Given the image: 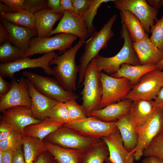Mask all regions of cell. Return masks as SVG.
Returning a JSON list of instances; mask_svg holds the SVG:
<instances>
[{"label": "cell", "mask_w": 163, "mask_h": 163, "mask_svg": "<svg viewBox=\"0 0 163 163\" xmlns=\"http://www.w3.org/2000/svg\"><path fill=\"white\" fill-rule=\"evenodd\" d=\"M151 35L149 38L153 44L163 51V14L159 19H157L151 28Z\"/></svg>", "instance_id": "obj_37"}, {"label": "cell", "mask_w": 163, "mask_h": 163, "mask_svg": "<svg viewBox=\"0 0 163 163\" xmlns=\"http://www.w3.org/2000/svg\"><path fill=\"white\" fill-rule=\"evenodd\" d=\"M142 163H163V161L155 156H150L144 159Z\"/></svg>", "instance_id": "obj_51"}, {"label": "cell", "mask_w": 163, "mask_h": 163, "mask_svg": "<svg viewBox=\"0 0 163 163\" xmlns=\"http://www.w3.org/2000/svg\"><path fill=\"white\" fill-rule=\"evenodd\" d=\"M25 136L15 130L8 136L0 141V151L13 152L22 147Z\"/></svg>", "instance_id": "obj_33"}, {"label": "cell", "mask_w": 163, "mask_h": 163, "mask_svg": "<svg viewBox=\"0 0 163 163\" xmlns=\"http://www.w3.org/2000/svg\"><path fill=\"white\" fill-rule=\"evenodd\" d=\"M11 84L5 81L0 75V96L6 94L11 88Z\"/></svg>", "instance_id": "obj_46"}, {"label": "cell", "mask_w": 163, "mask_h": 163, "mask_svg": "<svg viewBox=\"0 0 163 163\" xmlns=\"http://www.w3.org/2000/svg\"><path fill=\"white\" fill-rule=\"evenodd\" d=\"M0 163H2V153L1 151H0Z\"/></svg>", "instance_id": "obj_55"}, {"label": "cell", "mask_w": 163, "mask_h": 163, "mask_svg": "<svg viewBox=\"0 0 163 163\" xmlns=\"http://www.w3.org/2000/svg\"><path fill=\"white\" fill-rule=\"evenodd\" d=\"M63 125L81 135L95 139H101L118 130L115 122H105L92 116L71 121Z\"/></svg>", "instance_id": "obj_8"}, {"label": "cell", "mask_w": 163, "mask_h": 163, "mask_svg": "<svg viewBox=\"0 0 163 163\" xmlns=\"http://www.w3.org/2000/svg\"><path fill=\"white\" fill-rule=\"evenodd\" d=\"M0 22L8 32V41L26 53L30 48L31 40L37 36V32L28 28L13 24L1 18Z\"/></svg>", "instance_id": "obj_18"}, {"label": "cell", "mask_w": 163, "mask_h": 163, "mask_svg": "<svg viewBox=\"0 0 163 163\" xmlns=\"http://www.w3.org/2000/svg\"><path fill=\"white\" fill-rule=\"evenodd\" d=\"M157 69L156 65H133L124 64L119 69L111 75L117 78H125L129 80L133 87L140 81L147 73Z\"/></svg>", "instance_id": "obj_24"}, {"label": "cell", "mask_w": 163, "mask_h": 163, "mask_svg": "<svg viewBox=\"0 0 163 163\" xmlns=\"http://www.w3.org/2000/svg\"><path fill=\"white\" fill-rule=\"evenodd\" d=\"M113 2L116 9L134 14L142 23L145 32L151 33V27L157 19L158 9L151 6L145 0H114Z\"/></svg>", "instance_id": "obj_11"}, {"label": "cell", "mask_w": 163, "mask_h": 163, "mask_svg": "<svg viewBox=\"0 0 163 163\" xmlns=\"http://www.w3.org/2000/svg\"><path fill=\"white\" fill-rule=\"evenodd\" d=\"M121 37L124 40L123 46L115 56L105 57L98 54L95 58L97 68L100 72L104 71L111 75L116 72L121 65L128 64L133 65H140L133 48L131 37L125 25L122 23Z\"/></svg>", "instance_id": "obj_2"}, {"label": "cell", "mask_w": 163, "mask_h": 163, "mask_svg": "<svg viewBox=\"0 0 163 163\" xmlns=\"http://www.w3.org/2000/svg\"><path fill=\"white\" fill-rule=\"evenodd\" d=\"M56 27L52 31L49 37L60 33L70 34L86 39L89 35L88 28L82 17L75 11H65Z\"/></svg>", "instance_id": "obj_15"}, {"label": "cell", "mask_w": 163, "mask_h": 163, "mask_svg": "<svg viewBox=\"0 0 163 163\" xmlns=\"http://www.w3.org/2000/svg\"><path fill=\"white\" fill-rule=\"evenodd\" d=\"M157 69L162 71L163 69V59L156 65Z\"/></svg>", "instance_id": "obj_54"}, {"label": "cell", "mask_w": 163, "mask_h": 163, "mask_svg": "<svg viewBox=\"0 0 163 163\" xmlns=\"http://www.w3.org/2000/svg\"><path fill=\"white\" fill-rule=\"evenodd\" d=\"M163 121V109L157 108L150 120L142 127L136 129L138 139L134 150V157L135 160L138 161L140 159L144 150L160 133Z\"/></svg>", "instance_id": "obj_13"}, {"label": "cell", "mask_w": 163, "mask_h": 163, "mask_svg": "<svg viewBox=\"0 0 163 163\" xmlns=\"http://www.w3.org/2000/svg\"><path fill=\"white\" fill-rule=\"evenodd\" d=\"M86 39H80L73 47L62 55L58 54L50 63L56 65L52 68L53 75L65 90L75 91L76 89V80L78 72V66L75 62L78 51L85 43Z\"/></svg>", "instance_id": "obj_1"}, {"label": "cell", "mask_w": 163, "mask_h": 163, "mask_svg": "<svg viewBox=\"0 0 163 163\" xmlns=\"http://www.w3.org/2000/svg\"><path fill=\"white\" fill-rule=\"evenodd\" d=\"M114 0H91V2L81 16L88 30L90 36L94 32L93 21L96 16L98 8L103 3L112 1Z\"/></svg>", "instance_id": "obj_34"}, {"label": "cell", "mask_w": 163, "mask_h": 163, "mask_svg": "<svg viewBox=\"0 0 163 163\" xmlns=\"http://www.w3.org/2000/svg\"><path fill=\"white\" fill-rule=\"evenodd\" d=\"M133 46L141 65H156L163 59V51L152 42L148 34L137 42H133Z\"/></svg>", "instance_id": "obj_19"}, {"label": "cell", "mask_w": 163, "mask_h": 163, "mask_svg": "<svg viewBox=\"0 0 163 163\" xmlns=\"http://www.w3.org/2000/svg\"><path fill=\"white\" fill-rule=\"evenodd\" d=\"M54 51L44 54L37 58L25 57L15 62L0 65V75L4 77L13 79L14 73L27 68H40L48 75H52L53 71L50 63L57 56Z\"/></svg>", "instance_id": "obj_12"}, {"label": "cell", "mask_w": 163, "mask_h": 163, "mask_svg": "<svg viewBox=\"0 0 163 163\" xmlns=\"http://www.w3.org/2000/svg\"><path fill=\"white\" fill-rule=\"evenodd\" d=\"M1 115L14 128L23 133L24 129L42 120L35 118L30 108L25 106H17L8 109ZM24 134V133H23Z\"/></svg>", "instance_id": "obj_17"}, {"label": "cell", "mask_w": 163, "mask_h": 163, "mask_svg": "<svg viewBox=\"0 0 163 163\" xmlns=\"http://www.w3.org/2000/svg\"><path fill=\"white\" fill-rule=\"evenodd\" d=\"M76 100H72L65 103L71 121L84 119L88 117L85 111Z\"/></svg>", "instance_id": "obj_38"}, {"label": "cell", "mask_w": 163, "mask_h": 163, "mask_svg": "<svg viewBox=\"0 0 163 163\" xmlns=\"http://www.w3.org/2000/svg\"><path fill=\"white\" fill-rule=\"evenodd\" d=\"M12 163H25L23 146L13 152Z\"/></svg>", "instance_id": "obj_45"}, {"label": "cell", "mask_w": 163, "mask_h": 163, "mask_svg": "<svg viewBox=\"0 0 163 163\" xmlns=\"http://www.w3.org/2000/svg\"><path fill=\"white\" fill-rule=\"evenodd\" d=\"M161 0H146L148 4L151 7L158 9H159L161 5Z\"/></svg>", "instance_id": "obj_52"}, {"label": "cell", "mask_w": 163, "mask_h": 163, "mask_svg": "<svg viewBox=\"0 0 163 163\" xmlns=\"http://www.w3.org/2000/svg\"><path fill=\"white\" fill-rule=\"evenodd\" d=\"M133 101L126 99L92 112L90 117L107 122H115L130 113Z\"/></svg>", "instance_id": "obj_20"}, {"label": "cell", "mask_w": 163, "mask_h": 163, "mask_svg": "<svg viewBox=\"0 0 163 163\" xmlns=\"http://www.w3.org/2000/svg\"><path fill=\"white\" fill-rule=\"evenodd\" d=\"M157 109L153 100H134L129 114L131 123L136 129L140 128L152 117Z\"/></svg>", "instance_id": "obj_21"}, {"label": "cell", "mask_w": 163, "mask_h": 163, "mask_svg": "<svg viewBox=\"0 0 163 163\" xmlns=\"http://www.w3.org/2000/svg\"><path fill=\"white\" fill-rule=\"evenodd\" d=\"M161 5L163 6V0H161Z\"/></svg>", "instance_id": "obj_57"}, {"label": "cell", "mask_w": 163, "mask_h": 163, "mask_svg": "<svg viewBox=\"0 0 163 163\" xmlns=\"http://www.w3.org/2000/svg\"><path fill=\"white\" fill-rule=\"evenodd\" d=\"M122 23L128 30L133 42L143 39L147 33L139 19L133 13L126 10L120 11Z\"/></svg>", "instance_id": "obj_27"}, {"label": "cell", "mask_w": 163, "mask_h": 163, "mask_svg": "<svg viewBox=\"0 0 163 163\" xmlns=\"http://www.w3.org/2000/svg\"><path fill=\"white\" fill-rule=\"evenodd\" d=\"M143 155L145 157L155 156L163 161V135L160 133L153 139L144 150Z\"/></svg>", "instance_id": "obj_36"}, {"label": "cell", "mask_w": 163, "mask_h": 163, "mask_svg": "<svg viewBox=\"0 0 163 163\" xmlns=\"http://www.w3.org/2000/svg\"><path fill=\"white\" fill-rule=\"evenodd\" d=\"M160 133L161 134L163 135V121L162 125V128H161Z\"/></svg>", "instance_id": "obj_56"}, {"label": "cell", "mask_w": 163, "mask_h": 163, "mask_svg": "<svg viewBox=\"0 0 163 163\" xmlns=\"http://www.w3.org/2000/svg\"><path fill=\"white\" fill-rule=\"evenodd\" d=\"M47 117L63 124L71 121L65 103L62 102H58L50 110Z\"/></svg>", "instance_id": "obj_35"}, {"label": "cell", "mask_w": 163, "mask_h": 163, "mask_svg": "<svg viewBox=\"0 0 163 163\" xmlns=\"http://www.w3.org/2000/svg\"><path fill=\"white\" fill-rule=\"evenodd\" d=\"M129 114L115 122V124L120 132L126 149L129 152L135 153L138 134L136 128L131 122Z\"/></svg>", "instance_id": "obj_25"}, {"label": "cell", "mask_w": 163, "mask_h": 163, "mask_svg": "<svg viewBox=\"0 0 163 163\" xmlns=\"http://www.w3.org/2000/svg\"><path fill=\"white\" fill-rule=\"evenodd\" d=\"M34 163H57L54 156L48 150L41 153Z\"/></svg>", "instance_id": "obj_43"}, {"label": "cell", "mask_w": 163, "mask_h": 163, "mask_svg": "<svg viewBox=\"0 0 163 163\" xmlns=\"http://www.w3.org/2000/svg\"><path fill=\"white\" fill-rule=\"evenodd\" d=\"M0 18L18 25L28 28L37 32L34 14L27 10L17 12L2 13Z\"/></svg>", "instance_id": "obj_31"}, {"label": "cell", "mask_w": 163, "mask_h": 163, "mask_svg": "<svg viewBox=\"0 0 163 163\" xmlns=\"http://www.w3.org/2000/svg\"><path fill=\"white\" fill-rule=\"evenodd\" d=\"M27 79L29 93L31 100L30 109L33 116L36 119L42 120L47 117L50 110L58 101L40 93Z\"/></svg>", "instance_id": "obj_22"}, {"label": "cell", "mask_w": 163, "mask_h": 163, "mask_svg": "<svg viewBox=\"0 0 163 163\" xmlns=\"http://www.w3.org/2000/svg\"><path fill=\"white\" fill-rule=\"evenodd\" d=\"M63 124L54 122L46 117L38 123L26 127L23 133L25 136L37 138L42 140Z\"/></svg>", "instance_id": "obj_26"}, {"label": "cell", "mask_w": 163, "mask_h": 163, "mask_svg": "<svg viewBox=\"0 0 163 163\" xmlns=\"http://www.w3.org/2000/svg\"><path fill=\"white\" fill-rule=\"evenodd\" d=\"M44 140L47 150L54 156L57 163H79L83 153L81 152L64 148Z\"/></svg>", "instance_id": "obj_28"}, {"label": "cell", "mask_w": 163, "mask_h": 163, "mask_svg": "<svg viewBox=\"0 0 163 163\" xmlns=\"http://www.w3.org/2000/svg\"><path fill=\"white\" fill-rule=\"evenodd\" d=\"M60 0H47L46 9L58 13H62L60 8Z\"/></svg>", "instance_id": "obj_44"}, {"label": "cell", "mask_w": 163, "mask_h": 163, "mask_svg": "<svg viewBox=\"0 0 163 163\" xmlns=\"http://www.w3.org/2000/svg\"><path fill=\"white\" fill-rule=\"evenodd\" d=\"M11 88L5 95L0 96V111L2 112L9 108L17 106H25L30 109L31 100L28 92L27 79L21 76L19 81L12 79Z\"/></svg>", "instance_id": "obj_14"}, {"label": "cell", "mask_w": 163, "mask_h": 163, "mask_svg": "<svg viewBox=\"0 0 163 163\" xmlns=\"http://www.w3.org/2000/svg\"><path fill=\"white\" fill-rule=\"evenodd\" d=\"M24 7L26 10L34 14L46 8L47 0H24Z\"/></svg>", "instance_id": "obj_39"}, {"label": "cell", "mask_w": 163, "mask_h": 163, "mask_svg": "<svg viewBox=\"0 0 163 163\" xmlns=\"http://www.w3.org/2000/svg\"><path fill=\"white\" fill-rule=\"evenodd\" d=\"M163 86V71L158 69L145 75L134 86L125 99L154 100Z\"/></svg>", "instance_id": "obj_10"}, {"label": "cell", "mask_w": 163, "mask_h": 163, "mask_svg": "<svg viewBox=\"0 0 163 163\" xmlns=\"http://www.w3.org/2000/svg\"><path fill=\"white\" fill-rule=\"evenodd\" d=\"M0 141L8 136L14 131V127L0 115Z\"/></svg>", "instance_id": "obj_40"}, {"label": "cell", "mask_w": 163, "mask_h": 163, "mask_svg": "<svg viewBox=\"0 0 163 163\" xmlns=\"http://www.w3.org/2000/svg\"><path fill=\"white\" fill-rule=\"evenodd\" d=\"M102 95L99 109L125 99L133 86L128 79L117 78L101 72Z\"/></svg>", "instance_id": "obj_7"}, {"label": "cell", "mask_w": 163, "mask_h": 163, "mask_svg": "<svg viewBox=\"0 0 163 163\" xmlns=\"http://www.w3.org/2000/svg\"><path fill=\"white\" fill-rule=\"evenodd\" d=\"M2 152V163H12L13 152Z\"/></svg>", "instance_id": "obj_50"}, {"label": "cell", "mask_w": 163, "mask_h": 163, "mask_svg": "<svg viewBox=\"0 0 163 163\" xmlns=\"http://www.w3.org/2000/svg\"><path fill=\"white\" fill-rule=\"evenodd\" d=\"M101 139L85 137L63 125L44 140L61 147L77 150L84 153Z\"/></svg>", "instance_id": "obj_6"}, {"label": "cell", "mask_w": 163, "mask_h": 163, "mask_svg": "<svg viewBox=\"0 0 163 163\" xmlns=\"http://www.w3.org/2000/svg\"><path fill=\"white\" fill-rule=\"evenodd\" d=\"M11 12L12 11L7 5L0 2V13Z\"/></svg>", "instance_id": "obj_53"}, {"label": "cell", "mask_w": 163, "mask_h": 163, "mask_svg": "<svg viewBox=\"0 0 163 163\" xmlns=\"http://www.w3.org/2000/svg\"><path fill=\"white\" fill-rule=\"evenodd\" d=\"M77 37L73 35L58 34L51 37H34L30 43V48L25 57L37 54H46L58 50L63 53L71 48Z\"/></svg>", "instance_id": "obj_9"}, {"label": "cell", "mask_w": 163, "mask_h": 163, "mask_svg": "<svg viewBox=\"0 0 163 163\" xmlns=\"http://www.w3.org/2000/svg\"><path fill=\"white\" fill-rule=\"evenodd\" d=\"M60 5L62 13L65 11H74L72 0H60Z\"/></svg>", "instance_id": "obj_48"}, {"label": "cell", "mask_w": 163, "mask_h": 163, "mask_svg": "<svg viewBox=\"0 0 163 163\" xmlns=\"http://www.w3.org/2000/svg\"><path fill=\"white\" fill-rule=\"evenodd\" d=\"M101 139L106 144L109 152V156L105 160L106 163H133L134 152L126 149L118 130Z\"/></svg>", "instance_id": "obj_16"}, {"label": "cell", "mask_w": 163, "mask_h": 163, "mask_svg": "<svg viewBox=\"0 0 163 163\" xmlns=\"http://www.w3.org/2000/svg\"><path fill=\"white\" fill-rule=\"evenodd\" d=\"M97 69L95 60L93 59L88 66L85 72L83 88L81 92L84 108L88 117L91 113L99 109L102 95V88L100 73Z\"/></svg>", "instance_id": "obj_4"}, {"label": "cell", "mask_w": 163, "mask_h": 163, "mask_svg": "<svg viewBox=\"0 0 163 163\" xmlns=\"http://www.w3.org/2000/svg\"><path fill=\"white\" fill-rule=\"evenodd\" d=\"M23 149L25 163H34L41 153L47 150L44 140L25 136Z\"/></svg>", "instance_id": "obj_30"}, {"label": "cell", "mask_w": 163, "mask_h": 163, "mask_svg": "<svg viewBox=\"0 0 163 163\" xmlns=\"http://www.w3.org/2000/svg\"><path fill=\"white\" fill-rule=\"evenodd\" d=\"M8 32L4 25L0 22V44L1 45L9 39Z\"/></svg>", "instance_id": "obj_47"}, {"label": "cell", "mask_w": 163, "mask_h": 163, "mask_svg": "<svg viewBox=\"0 0 163 163\" xmlns=\"http://www.w3.org/2000/svg\"><path fill=\"white\" fill-rule=\"evenodd\" d=\"M107 145L102 139L82 155L79 163H104L109 157Z\"/></svg>", "instance_id": "obj_29"}, {"label": "cell", "mask_w": 163, "mask_h": 163, "mask_svg": "<svg viewBox=\"0 0 163 163\" xmlns=\"http://www.w3.org/2000/svg\"><path fill=\"white\" fill-rule=\"evenodd\" d=\"M74 11L81 16L89 5L91 0H72Z\"/></svg>", "instance_id": "obj_42"}, {"label": "cell", "mask_w": 163, "mask_h": 163, "mask_svg": "<svg viewBox=\"0 0 163 163\" xmlns=\"http://www.w3.org/2000/svg\"><path fill=\"white\" fill-rule=\"evenodd\" d=\"M0 2L7 5L12 12H17L25 10L24 0H0Z\"/></svg>", "instance_id": "obj_41"}, {"label": "cell", "mask_w": 163, "mask_h": 163, "mask_svg": "<svg viewBox=\"0 0 163 163\" xmlns=\"http://www.w3.org/2000/svg\"><path fill=\"white\" fill-rule=\"evenodd\" d=\"M22 75L26 78L38 91L58 102L65 103L79 97L74 91L64 89L55 78L26 71L23 72Z\"/></svg>", "instance_id": "obj_5"}, {"label": "cell", "mask_w": 163, "mask_h": 163, "mask_svg": "<svg viewBox=\"0 0 163 163\" xmlns=\"http://www.w3.org/2000/svg\"><path fill=\"white\" fill-rule=\"evenodd\" d=\"M25 53L7 41L0 46V62L2 64L13 62L25 57Z\"/></svg>", "instance_id": "obj_32"}, {"label": "cell", "mask_w": 163, "mask_h": 163, "mask_svg": "<svg viewBox=\"0 0 163 163\" xmlns=\"http://www.w3.org/2000/svg\"><path fill=\"white\" fill-rule=\"evenodd\" d=\"M153 101L157 108L163 109V86Z\"/></svg>", "instance_id": "obj_49"}, {"label": "cell", "mask_w": 163, "mask_h": 163, "mask_svg": "<svg viewBox=\"0 0 163 163\" xmlns=\"http://www.w3.org/2000/svg\"><path fill=\"white\" fill-rule=\"evenodd\" d=\"M35 25L37 33V37H49L53 30L56 22L62 17L63 14L52 11L45 8L34 14Z\"/></svg>", "instance_id": "obj_23"}, {"label": "cell", "mask_w": 163, "mask_h": 163, "mask_svg": "<svg viewBox=\"0 0 163 163\" xmlns=\"http://www.w3.org/2000/svg\"><path fill=\"white\" fill-rule=\"evenodd\" d=\"M117 18L116 15H113L100 30L94 32L85 43L84 51L78 66V86L83 82L85 72L89 63L101 50L107 47L108 42L113 37L112 28Z\"/></svg>", "instance_id": "obj_3"}]
</instances>
